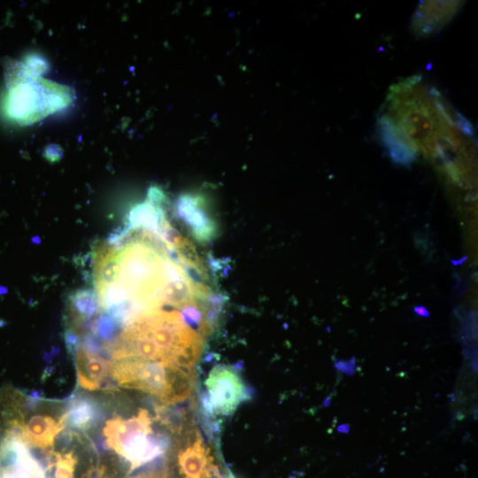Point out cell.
I'll return each instance as SVG.
<instances>
[{"mask_svg": "<svg viewBox=\"0 0 478 478\" xmlns=\"http://www.w3.org/2000/svg\"><path fill=\"white\" fill-rule=\"evenodd\" d=\"M377 131L391 160L404 166L420 153L445 161L452 151L474 140L467 119L419 75L389 88L377 119Z\"/></svg>", "mask_w": 478, "mask_h": 478, "instance_id": "cell-1", "label": "cell"}, {"mask_svg": "<svg viewBox=\"0 0 478 478\" xmlns=\"http://www.w3.org/2000/svg\"><path fill=\"white\" fill-rule=\"evenodd\" d=\"M3 111L18 124L34 123L73 101V93L68 87L42 79L25 61L8 66Z\"/></svg>", "mask_w": 478, "mask_h": 478, "instance_id": "cell-2", "label": "cell"}, {"mask_svg": "<svg viewBox=\"0 0 478 478\" xmlns=\"http://www.w3.org/2000/svg\"><path fill=\"white\" fill-rule=\"evenodd\" d=\"M111 373L119 386L143 391L167 405L186 400L192 392L189 371L162 362L120 358L112 362Z\"/></svg>", "mask_w": 478, "mask_h": 478, "instance_id": "cell-3", "label": "cell"}, {"mask_svg": "<svg viewBox=\"0 0 478 478\" xmlns=\"http://www.w3.org/2000/svg\"><path fill=\"white\" fill-rule=\"evenodd\" d=\"M151 425L152 418L149 412L140 409L136 416L127 420L121 417L110 419L103 428L107 446L130 463V471L164 453Z\"/></svg>", "mask_w": 478, "mask_h": 478, "instance_id": "cell-4", "label": "cell"}, {"mask_svg": "<svg viewBox=\"0 0 478 478\" xmlns=\"http://www.w3.org/2000/svg\"><path fill=\"white\" fill-rule=\"evenodd\" d=\"M205 388L202 404L209 414L230 415L251 396L239 372L224 364L212 368L205 380Z\"/></svg>", "mask_w": 478, "mask_h": 478, "instance_id": "cell-5", "label": "cell"}, {"mask_svg": "<svg viewBox=\"0 0 478 478\" xmlns=\"http://www.w3.org/2000/svg\"><path fill=\"white\" fill-rule=\"evenodd\" d=\"M463 1H422L417 6L411 31L417 37H428L445 27L464 5Z\"/></svg>", "mask_w": 478, "mask_h": 478, "instance_id": "cell-6", "label": "cell"}, {"mask_svg": "<svg viewBox=\"0 0 478 478\" xmlns=\"http://www.w3.org/2000/svg\"><path fill=\"white\" fill-rule=\"evenodd\" d=\"M176 213L195 239L209 241L216 232L204 198L198 195L184 194L176 203Z\"/></svg>", "mask_w": 478, "mask_h": 478, "instance_id": "cell-7", "label": "cell"}, {"mask_svg": "<svg viewBox=\"0 0 478 478\" xmlns=\"http://www.w3.org/2000/svg\"><path fill=\"white\" fill-rule=\"evenodd\" d=\"M18 403L24 443L42 448L53 447L56 436L65 428L64 422L60 419L57 421L50 416L42 414L33 415L26 421L27 412L22 406L20 397Z\"/></svg>", "mask_w": 478, "mask_h": 478, "instance_id": "cell-8", "label": "cell"}, {"mask_svg": "<svg viewBox=\"0 0 478 478\" xmlns=\"http://www.w3.org/2000/svg\"><path fill=\"white\" fill-rule=\"evenodd\" d=\"M69 428L77 432H85L104 419L102 407L88 395L72 396L67 402L65 413L59 418Z\"/></svg>", "mask_w": 478, "mask_h": 478, "instance_id": "cell-9", "label": "cell"}, {"mask_svg": "<svg viewBox=\"0 0 478 478\" xmlns=\"http://www.w3.org/2000/svg\"><path fill=\"white\" fill-rule=\"evenodd\" d=\"M78 382L82 389L96 390L102 389L104 383L112 376L109 363L96 356L77 348L73 353Z\"/></svg>", "mask_w": 478, "mask_h": 478, "instance_id": "cell-10", "label": "cell"}, {"mask_svg": "<svg viewBox=\"0 0 478 478\" xmlns=\"http://www.w3.org/2000/svg\"><path fill=\"white\" fill-rule=\"evenodd\" d=\"M212 458L210 449L197 434L195 440L178 456L180 472L183 478H202L204 468Z\"/></svg>", "mask_w": 478, "mask_h": 478, "instance_id": "cell-11", "label": "cell"}, {"mask_svg": "<svg viewBox=\"0 0 478 478\" xmlns=\"http://www.w3.org/2000/svg\"><path fill=\"white\" fill-rule=\"evenodd\" d=\"M77 458L72 451L64 454L56 451V458L54 460L55 477L73 478Z\"/></svg>", "mask_w": 478, "mask_h": 478, "instance_id": "cell-12", "label": "cell"}, {"mask_svg": "<svg viewBox=\"0 0 478 478\" xmlns=\"http://www.w3.org/2000/svg\"><path fill=\"white\" fill-rule=\"evenodd\" d=\"M85 478H110V476L106 474L104 466L96 465L89 469Z\"/></svg>", "mask_w": 478, "mask_h": 478, "instance_id": "cell-13", "label": "cell"}, {"mask_svg": "<svg viewBox=\"0 0 478 478\" xmlns=\"http://www.w3.org/2000/svg\"><path fill=\"white\" fill-rule=\"evenodd\" d=\"M335 366L338 370L344 373L351 374L349 369H351L352 374L354 372V365L351 366L350 363H347L345 361H338L337 363L335 364Z\"/></svg>", "mask_w": 478, "mask_h": 478, "instance_id": "cell-14", "label": "cell"}, {"mask_svg": "<svg viewBox=\"0 0 478 478\" xmlns=\"http://www.w3.org/2000/svg\"><path fill=\"white\" fill-rule=\"evenodd\" d=\"M413 311L420 317L428 318L430 315L428 311L424 306H415Z\"/></svg>", "mask_w": 478, "mask_h": 478, "instance_id": "cell-15", "label": "cell"}, {"mask_svg": "<svg viewBox=\"0 0 478 478\" xmlns=\"http://www.w3.org/2000/svg\"><path fill=\"white\" fill-rule=\"evenodd\" d=\"M337 430H338L339 432H345V433H346V432H348V430H349V426L346 425V424H343V425H341L340 427H338Z\"/></svg>", "mask_w": 478, "mask_h": 478, "instance_id": "cell-16", "label": "cell"}, {"mask_svg": "<svg viewBox=\"0 0 478 478\" xmlns=\"http://www.w3.org/2000/svg\"><path fill=\"white\" fill-rule=\"evenodd\" d=\"M227 478H235L232 474H229Z\"/></svg>", "mask_w": 478, "mask_h": 478, "instance_id": "cell-17", "label": "cell"}]
</instances>
